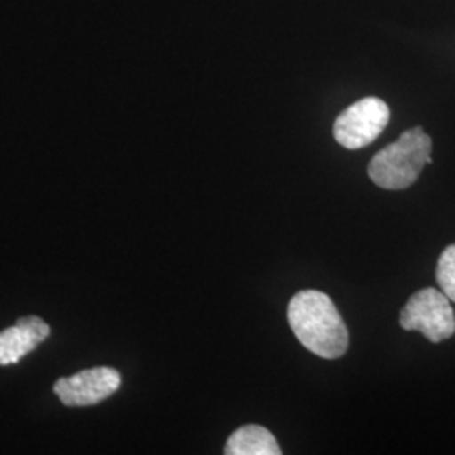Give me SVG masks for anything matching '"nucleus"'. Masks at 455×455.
Returning <instances> with one entry per match:
<instances>
[{"label":"nucleus","instance_id":"1","mask_svg":"<svg viewBox=\"0 0 455 455\" xmlns=\"http://www.w3.org/2000/svg\"><path fill=\"white\" fill-rule=\"evenodd\" d=\"M287 319L295 338L319 358H341L349 346V332L329 295L319 291L295 293Z\"/></svg>","mask_w":455,"mask_h":455},{"label":"nucleus","instance_id":"2","mask_svg":"<svg viewBox=\"0 0 455 455\" xmlns=\"http://www.w3.org/2000/svg\"><path fill=\"white\" fill-rule=\"evenodd\" d=\"M427 164H432V139L422 127H413L374 156L368 174L381 189L402 191L420 178Z\"/></svg>","mask_w":455,"mask_h":455},{"label":"nucleus","instance_id":"3","mask_svg":"<svg viewBox=\"0 0 455 455\" xmlns=\"http://www.w3.org/2000/svg\"><path fill=\"white\" fill-rule=\"evenodd\" d=\"M405 331H419L430 342H442L455 334L454 309L451 299L440 289H423L413 293L400 314Z\"/></svg>","mask_w":455,"mask_h":455},{"label":"nucleus","instance_id":"4","mask_svg":"<svg viewBox=\"0 0 455 455\" xmlns=\"http://www.w3.org/2000/svg\"><path fill=\"white\" fill-rule=\"evenodd\" d=\"M388 122L390 108L381 98H363L336 118L334 139L344 148L358 150L374 142Z\"/></svg>","mask_w":455,"mask_h":455},{"label":"nucleus","instance_id":"5","mask_svg":"<svg viewBox=\"0 0 455 455\" xmlns=\"http://www.w3.org/2000/svg\"><path fill=\"white\" fill-rule=\"evenodd\" d=\"M120 385L122 376L116 370L100 366L60 378L54 385V393L66 407H92L112 396Z\"/></svg>","mask_w":455,"mask_h":455},{"label":"nucleus","instance_id":"6","mask_svg":"<svg viewBox=\"0 0 455 455\" xmlns=\"http://www.w3.org/2000/svg\"><path fill=\"white\" fill-rule=\"evenodd\" d=\"M49 325L37 315L20 317L16 324L0 332V366L17 364L48 339Z\"/></svg>","mask_w":455,"mask_h":455},{"label":"nucleus","instance_id":"7","mask_svg":"<svg viewBox=\"0 0 455 455\" xmlns=\"http://www.w3.org/2000/svg\"><path fill=\"white\" fill-rule=\"evenodd\" d=\"M228 455H280L282 451L270 430L261 425H243L227 442Z\"/></svg>","mask_w":455,"mask_h":455},{"label":"nucleus","instance_id":"8","mask_svg":"<svg viewBox=\"0 0 455 455\" xmlns=\"http://www.w3.org/2000/svg\"><path fill=\"white\" fill-rule=\"evenodd\" d=\"M435 276L440 291L455 302V244L447 246L442 251Z\"/></svg>","mask_w":455,"mask_h":455}]
</instances>
